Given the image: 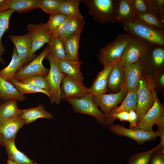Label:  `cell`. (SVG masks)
<instances>
[{
  "instance_id": "obj_29",
  "label": "cell",
  "mask_w": 164,
  "mask_h": 164,
  "mask_svg": "<svg viewBox=\"0 0 164 164\" xmlns=\"http://www.w3.org/2000/svg\"><path fill=\"white\" fill-rule=\"evenodd\" d=\"M40 0H9V9L19 13L39 9Z\"/></svg>"
},
{
  "instance_id": "obj_20",
  "label": "cell",
  "mask_w": 164,
  "mask_h": 164,
  "mask_svg": "<svg viewBox=\"0 0 164 164\" xmlns=\"http://www.w3.org/2000/svg\"><path fill=\"white\" fill-rule=\"evenodd\" d=\"M81 63L80 60L75 62L68 59L57 61L58 68L62 73L84 84V78L80 71Z\"/></svg>"
},
{
  "instance_id": "obj_28",
  "label": "cell",
  "mask_w": 164,
  "mask_h": 164,
  "mask_svg": "<svg viewBox=\"0 0 164 164\" xmlns=\"http://www.w3.org/2000/svg\"><path fill=\"white\" fill-rule=\"evenodd\" d=\"M132 21L164 29V23L149 12L141 13L134 11Z\"/></svg>"
},
{
  "instance_id": "obj_52",
  "label": "cell",
  "mask_w": 164,
  "mask_h": 164,
  "mask_svg": "<svg viewBox=\"0 0 164 164\" xmlns=\"http://www.w3.org/2000/svg\"><path fill=\"white\" fill-rule=\"evenodd\" d=\"M1 145H2V144H1V142H0V146H1Z\"/></svg>"
},
{
  "instance_id": "obj_11",
  "label": "cell",
  "mask_w": 164,
  "mask_h": 164,
  "mask_svg": "<svg viewBox=\"0 0 164 164\" xmlns=\"http://www.w3.org/2000/svg\"><path fill=\"white\" fill-rule=\"evenodd\" d=\"M128 91L125 84L117 93L93 96V99L97 107H99L101 111L106 115L112 109L123 101Z\"/></svg>"
},
{
  "instance_id": "obj_47",
  "label": "cell",
  "mask_w": 164,
  "mask_h": 164,
  "mask_svg": "<svg viewBox=\"0 0 164 164\" xmlns=\"http://www.w3.org/2000/svg\"><path fill=\"white\" fill-rule=\"evenodd\" d=\"M9 9V0H0V13Z\"/></svg>"
},
{
  "instance_id": "obj_16",
  "label": "cell",
  "mask_w": 164,
  "mask_h": 164,
  "mask_svg": "<svg viewBox=\"0 0 164 164\" xmlns=\"http://www.w3.org/2000/svg\"><path fill=\"white\" fill-rule=\"evenodd\" d=\"M61 89L62 99L79 98L86 94L90 93L89 88L70 77L65 74Z\"/></svg>"
},
{
  "instance_id": "obj_26",
  "label": "cell",
  "mask_w": 164,
  "mask_h": 164,
  "mask_svg": "<svg viewBox=\"0 0 164 164\" xmlns=\"http://www.w3.org/2000/svg\"><path fill=\"white\" fill-rule=\"evenodd\" d=\"M4 146L5 148L9 159L15 164H33V161L16 148L14 140L7 142Z\"/></svg>"
},
{
  "instance_id": "obj_15",
  "label": "cell",
  "mask_w": 164,
  "mask_h": 164,
  "mask_svg": "<svg viewBox=\"0 0 164 164\" xmlns=\"http://www.w3.org/2000/svg\"><path fill=\"white\" fill-rule=\"evenodd\" d=\"M140 60L143 69L146 68L161 70L164 63V46L151 44Z\"/></svg>"
},
{
  "instance_id": "obj_5",
  "label": "cell",
  "mask_w": 164,
  "mask_h": 164,
  "mask_svg": "<svg viewBox=\"0 0 164 164\" xmlns=\"http://www.w3.org/2000/svg\"><path fill=\"white\" fill-rule=\"evenodd\" d=\"M93 97L91 94L88 93L80 98H70L66 100L71 105L74 111L93 116L101 126L108 127L106 116L98 109L94 102Z\"/></svg>"
},
{
  "instance_id": "obj_4",
  "label": "cell",
  "mask_w": 164,
  "mask_h": 164,
  "mask_svg": "<svg viewBox=\"0 0 164 164\" xmlns=\"http://www.w3.org/2000/svg\"><path fill=\"white\" fill-rule=\"evenodd\" d=\"M155 86L154 81L149 76L146 74L142 75L137 91L138 100L135 112L137 123L154 104L153 91Z\"/></svg>"
},
{
  "instance_id": "obj_37",
  "label": "cell",
  "mask_w": 164,
  "mask_h": 164,
  "mask_svg": "<svg viewBox=\"0 0 164 164\" xmlns=\"http://www.w3.org/2000/svg\"><path fill=\"white\" fill-rule=\"evenodd\" d=\"M149 12L164 23V0H146Z\"/></svg>"
},
{
  "instance_id": "obj_23",
  "label": "cell",
  "mask_w": 164,
  "mask_h": 164,
  "mask_svg": "<svg viewBox=\"0 0 164 164\" xmlns=\"http://www.w3.org/2000/svg\"><path fill=\"white\" fill-rule=\"evenodd\" d=\"M22 63L14 46L11 60L5 68L0 70V76L5 80L10 82L15 78L17 71L22 67Z\"/></svg>"
},
{
  "instance_id": "obj_36",
  "label": "cell",
  "mask_w": 164,
  "mask_h": 164,
  "mask_svg": "<svg viewBox=\"0 0 164 164\" xmlns=\"http://www.w3.org/2000/svg\"><path fill=\"white\" fill-rule=\"evenodd\" d=\"M159 147L158 145L149 150L134 154L128 159L127 164H148L152 152Z\"/></svg>"
},
{
  "instance_id": "obj_41",
  "label": "cell",
  "mask_w": 164,
  "mask_h": 164,
  "mask_svg": "<svg viewBox=\"0 0 164 164\" xmlns=\"http://www.w3.org/2000/svg\"><path fill=\"white\" fill-rule=\"evenodd\" d=\"M72 16H67L64 21L52 33V35L55 37H60L66 32L72 19Z\"/></svg>"
},
{
  "instance_id": "obj_44",
  "label": "cell",
  "mask_w": 164,
  "mask_h": 164,
  "mask_svg": "<svg viewBox=\"0 0 164 164\" xmlns=\"http://www.w3.org/2000/svg\"><path fill=\"white\" fill-rule=\"evenodd\" d=\"M107 125L108 127L113 124L114 120L119 119L121 121H128L129 120V112L122 111L114 114L107 117Z\"/></svg>"
},
{
  "instance_id": "obj_7",
  "label": "cell",
  "mask_w": 164,
  "mask_h": 164,
  "mask_svg": "<svg viewBox=\"0 0 164 164\" xmlns=\"http://www.w3.org/2000/svg\"><path fill=\"white\" fill-rule=\"evenodd\" d=\"M151 44L132 35L126 46L121 60L124 64L138 62L146 53Z\"/></svg>"
},
{
  "instance_id": "obj_9",
  "label": "cell",
  "mask_w": 164,
  "mask_h": 164,
  "mask_svg": "<svg viewBox=\"0 0 164 164\" xmlns=\"http://www.w3.org/2000/svg\"><path fill=\"white\" fill-rule=\"evenodd\" d=\"M154 103L152 107L139 119L136 126L132 128L146 132L153 131V127L162 113L164 112L163 104L159 102L156 92L153 91Z\"/></svg>"
},
{
  "instance_id": "obj_27",
  "label": "cell",
  "mask_w": 164,
  "mask_h": 164,
  "mask_svg": "<svg viewBox=\"0 0 164 164\" xmlns=\"http://www.w3.org/2000/svg\"><path fill=\"white\" fill-rule=\"evenodd\" d=\"M17 101L10 99L0 105V118L10 119L21 117L22 113V110L17 106Z\"/></svg>"
},
{
  "instance_id": "obj_32",
  "label": "cell",
  "mask_w": 164,
  "mask_h": 164,
  "mask_svg": "<svg viewBox=\"0 0 164 164\" xmlns=\"http://www.w3.org/2000/svg\"><path fill=\"white\" fill-rule=\"evenodd\" d=\"M85 24V20L81 14L73 15L66 32L60 38L63 40L74 33H81L84 28Z\"/></svg>"
},
{
  "instance_id": "obj_30",
  "label": "cell",
  "mask_w": 164,
  "mask_h": 164,
  "mask_svg": "<svg viewBox=\"0 0 164 164\" xmlns=\"http://www.w3.org/2000/svg\"><path fill=\"white\" fill-rule=\"evenodd\" d=\"M50 47L51 56L57 61L64 60L67 58L63 45V42L59 37L52 35L48 43Z\"/></svg>"
},
{
  "instance_id": "obj_14",
  "label": "cell",
  "mask_w": 164,
  "mask_h": 164,
  "mask_svg": "<svg viewBox=\"0 0 164 164\" xmlns=\"http://www.w3.org/2000/svg\"><path fill=\"white\" fill-rule=\"evenodd\" d=\"M25 124L19 117L10 119L0 118V141L4 146L7 142L15 140L19 129Z\"/></svg>"
},
{
  "instance_id": "obj_48",
  "label": "cell",
  "mask_w": 164,
  "mask_h": 164,
  "mask_svg": "<svg viewBox=\"0 0 164 164\" xmlns=\"http://www.w3.org/2000/svg\"><path fill=\"white\" fill-rule=\"evenodd\" d=\"M159 83L162 87L164 86V74L163 72L162 73V74L159 78Z\"/></svg>"
},
{
  "instance_id": "obj_38",
  "label": "cell",
  "mask_w": 164,
  "mask_h": 164,
  "mask_svg": "<svg viewBox=\"0 0 164 164\" xmlns=\"http://www.w3.org/2000/svg\"><path fill=\"white\" fill-rule=\"evenodd\" d=\"M63 0H40L39 8L50 14L59 12Z\"/></svg>"
},
{
  "instance_id": "obj_3",
  "label": "cell",
  "mask_w": 164,
  "mask_h": 164,
  "mask_svg": "<svg viewBox=\"0 0 164 164\" xmlns=\"http://www.w3.org/2000/svg\"><path fill=\"white\" fill-rule=\"evenodd\" d=\"M132 36L127 32L118 35L113 41L100 49L97 56L100 63L105 66L121 60L126 46Z\"/></svg>"
},
{
  "instance_id": "obj_24",
  "label": "cell",
  "mask_w": 164,
  "mask_h": 164,
  "mask_svg": "<svg viewBox=\"0 0 164 164\" xmlns=\"http://www.w3.org/2000/svg\"><path fill=\"white\" fill-rule=\"evenodd\" d=\"M22 114L21 117L26 124L40 118L51 119L53 118L52 114L46 111L43 105L41 104L36 107L22 110Z\"/></svg>"
},
{
  "instance_id": "obj_12",
  "label": "cell",
  "mask_w": 164,
  "mask_h": 164,
  "mask_svg": "<svg viewBox=\"0 0 164 164\" xmlns=\"http://www.w3.org/2000/svg\"><path fill=\"white\" fill-rule=\"evenodd\" d=\"M110 130L120 136L131 138L141 145L145 142L155 139L157 136L155 132L144 131L126 128L123 125H114L109 127Z\"/></svg>"
},
{
  "instance_id": "obj_46",
  "label": "cell",
  "mask_w": 164,
  "mask_h": 164,
  "mask_svg": "<svg viewBox=\"0 0 164 164\" xmlns=\"http://www.w3.org/2000/svg\"><path fill=\"white\" fill-rule=\"evenodd\" d=\"M130 128H132L135 127L137 124V115L136 112L131 111L129 112Z\"/></svg>"
},
{
  "instance_id": "obj_22",
  "label": "cell",
  "mask_w": 164,
  "mask_h": 164,
  "mask_svg": "<svg viewBox=\"0 0 164 164\" xmlns=\"http://www.w3.org/2000/svg\"><path fill=\"white\" fill-rule=\"evenodd\" d=\"M26 99L24 94L20 93L11 82L0 76V99L2 101L15 99L21 102Z\"/></svg>"
},
{
  "instance_id": "obj_42",
  "label": "cell",
  "mask_w": 164,
  "mask_h": 164,
  "mask_svg": "<svg viewBox=\"0 0 164 164\" xmlns=\"http://www.w3.org/2000/svg\"><path fill=\"white\" fill-rule=\"evenodd\" d=\"M164 149H160L159 147L154 151L148 164H164Z\"/></svg>"
},
{
  "instance_id": "obj_49",
  "label": "cell",
  "mask_w": 164,
  "mask_h": 164,
  "mask_svg": "<svg viewBox=\"0 0 164 164\" xmlns=\"http://www.w3.org/2000/svg\"><path fill=\"white\" fill-rule=\"evenodd\" d=\"M6 164H15L11 160L8 159Z\"/></svg>"
},
{
  "instance_id": "obj_45",
  "label": "cell",
  "mask_w": 164,
  "mask_h": 164,
  "mask_svg": "<svg viewBox=\"0 0 164 164\" xmlns=\"http://www.w3.org/2000/svg\"><path fill=\"white\" fill-rule=\"evenodd\" d=\"M6 31L0 25V62L3 64H5V63L2 58V56L5 52V47L2 44V39Z\"/></svg>"
},
{
  "instance_id": "obj_35",
  "label": "cell",
  "mask_w": 164,
  "mask_h": 164,
  "mask_svg": "<svg viewBox=\"0 0 164 164\" xmlns=\"http://www.w3.org/2000/svg\"><path fill=\"white\" fill-rule=\"evenodd\" d=\"M21 83L30 84L37 87L50 92V87L46 77L41 75H35L26 77L18 81Z\"/></svg>"
},
{
  "instance_id": "obj_50",
  "label": "cell",
  "mask_w": 164,
  "mask_h": 164,
  "mask_svg": "<svg viewBox=\"0 0 164 164\" xmlns=\"http://www.w3.org/2000/svg\"><path fill=\"white\" fill-rule=\"evenodd\" d=\"M2 103V101L0 99V105Z\"/></svg>"
},
{
  "instance_id": "obj_8",
  "label": "cell",
  "mask_w": 164,
  "mask_h": 164,
  "mask_svg": "<svg viewBox=\"0 0 164 164\" xmlns=\"http://www.w3.org/2000/svg\"><path fill=\"white\" fill-rule=\"evenodd\" d=\"M49 52L50 47L48 44L35 59L17 71L15 79L19 81L35 75H41L46 77L49 70L43 66L42 62Z\"/></svg>"
},
{
  "instance_id": "obj_6",
  "label": "cell",
  "mask_w": 164,
  "mask_h": 164,
  "mask_svg": "<svg viewBox=\"0 0 164 164\" xmlns=\"http://www.w3.org/2000/svg\"><path fill=\"white\" fill-rule=\"evenodd\" d=\"M46 58L49 60L50 64V69L46 77L50 87V102L58 104L62 100L61 86L65 74L60 70L57 61L53 58L49 53Z\"/></svg>"
},
{
  "instance_id": "obj_33",
  "label": "cell",
  "mask_w": 164,
  "mask_h": 164,
  "mask_svg": "<svg viewBox=\"0 0 164 164\" xmlns=\"http://www.w3.org/2000/svg\"><path fill=\"white\" fill-rule=\"evenodd\" d=\"M10 82L22 94L41 93L50 97V92L49 91L39 88L31 84L22 83L15 78Z\"/></svg>"
},
{
  "instance_id": "obj_25",
  "label": "cell",
  "mask_w": 164,
  "mask_h": 164,
  "mask_svg": "<svg viewBox=\"0 0 164 164\" xmlns=\"http://www.w3.org/2000/svg\"><path fill=\"white\" fill-rule=\"evenodd\" d=\"M137 91H128L127 95L121 104L118 106L112 109L106 116V118L122 111H136L137 105Z\"/></svg>"
},
{
  "instance_id": "obj_43",
  "label": "cell",
  "mask_w": 164,
  "mask_h": 164,
  "mask_svg": "<svg viewBox=\"0 0 164 164\" xmlns=\"http://www.w3.org/2000/svg\"><path fill=\"white\" fill-rule=\"evenodd\" d=\"M134 10L139 13H145L149 12L146 0H131Z\"/></svg>"
},
{
  "instance_id": "obj_1",
  "label": "cell",
  "mask_w": 164,
  "mask_h": 164,
  "mask_svg": "<svg viewBox=\"0 0 164 164\" xmlns=\"http://www.w3.org/2000/svg\"><path fill=\"white\" fill-rule=\"evenodd\" d=\"M89 13L102 24L118 21L116 12L118 0H82Z\"/></svg>"
},
{
  "instance_id": "obj_13",
  "label": "cell",
  "mask_w": 164,
  "mask_h": 164,
  "mask_svg": "<svg viewBox=\"0 0 164 164\" xmlns=\"http://www.w3.org/2000/svg\"><path fill=\"white\" fill-rule=\"evenodd\" d=\"M9 37L15 47L22 63V67L37 56L31 53L32 44L28 33L22 35H10Z\"/></svg>"
},
{
  "instance_id": "obj_31",
  "label": "cell",
  "mask_w": 164,
  "mask_h": 164,
  "mask_svg": "<svg viewBox=\"0 0 164 164\" xmlns=\"http://www.w3.org/2000/svg\"><path fill=\"white\" fill-rule=\"evenodd\" d=\"M134 12L131 0H118L116 12L118 21H132Z\"/></svg>"
},
{
  "instance_id": "obj_40",
  "label": "cell",
  "mask_w": 164,
  "mask_h": 164,
  "mask_svg": "<svg viewBox=\"0 0 164 164\" xmlns=\"http://www.w3.org/2000/svg\"><path fill=\"white\" fill-rule=\"evenodd\" d=\"M158 126V130L155 132L157 136L160 138L158 145L160 149H164V112H162L155 124Z\"/></svg>"
},
{
  "instance_id": "obj_21",
  "label": "cell",
  "mask_w": 164,
  "mask_h": 164,
  "mask_svg": "<svg viewBox=\"0 0 164 164\" xmlns=\"http://www.w3.org/2000/svg\"><path fill=\"white\" fill-rule=\"evenodd\" d=\"M81 32L72 35L62 40L67 58L75 62L80 61L78 50Z\"/></svg>"
},
{
  "instance_id": "obj_39",
  "label": "cell",
  "mask_w": 164,
  "mask_h": 164,
  "mask_svg": "<svg viewBox=\"0 0 164 164\" xmlns=\"http://www.w3.org/2000/svg\"><path fill=\"white\" fill-rule=\"evenodd\" d=\"M50 15L49 19L45 25L47 29L52 33L67 16L60 12L51 14Z\"/></svg>"
},
{
  "instance_id": "obj_34",
  "label": "cell",
  "mask_w": 164,
  "mask_h": 164,
  "mask_svg": "<svg viewBox=\"0 0 164 164\" xmlns=\"http://www.w3.org/2000/svg\"><path fill=\"white\" fill-rule=\"evenodd\" d=\"M80 0H63L59 12L67 16L80 14L79 6Z\"/></svg>"
},
{
  "instance_id": "obj_10",
  "label": "cell",
  "mask_w": 164,
  "mask_h": 164,
  "mask_svg": "<svg viewBox=\"0 0 164 164\" xmlns=\"http://www.w3.org/2000/svg\"><path fill=\"white\" fill-rule=\"evenodd\" d=\"M32 44L31 53L34 54L46 43H49L52 33L42 22L29 24L26 27Z\"/></svg>"
},
{
  "instance_id": "obj_51",
  "label": "cell",
  "mask_w": 164,
  "mask_h": 164,
  "mask_svg": "<svg viewBox=\"0 0 164 164\" xmlns=\"http://www.w3.org/2000/svg\"><path fill=\"white\" fill-rule=\"evenodd\" d=\"M33 164H38L36 163V162H34Z\"/></svg>"
},
{
  "instance_id": "obj_17",
  "label": "cell",
  "mask_w": 164,
  "mask_h": 164,
  "mask_svg": "<svg viewBox=\"0 0 164 164\" xmlns=\"http://www.w3.org/2000/svg\"><path fill=\"white\" fill-rule=\"evenodd\" d=\"M125 84L128 91H137L143 71L142 62L125 64Z\"/></svg>"
},
{
  "instance_id": "obj_19",
  "label": "cell",
  "mask_w": 164,
  "mask_h": 164,
  "mask_svg": "<svg viewBox=\"0 0 164 164\" xmlns=\"http://www.w3.org/2000/svg\"><path fill=\"white\" fill-rule=\"evenodd\" d=\"M115 63L104 66L102 70L97 75L92 85L89 87L90 93L93 96L107 92L109 76Z\"/></svg>"
},
{
  "instance_id": "obj_18",
  "label": "cell",
  "mask_w": 164,
  "mask_h": 164,
  "mask_svg": "<svg viewBox=\"0 0 164 164\" xmlns=\"http://www.w3.org/2000/svg\"><path fill=\"white\" fill-rule=\"evenodd\" d=\"M124 65L121 60L114 63L109 76L107 91L113 93L118 92L125 84Z\"/></svg>"
},
{
  "instance_id": "obj_2",
  "label": "cell",
  "mask_w": 164,
  "mask_h": 164,
  "mask_svg": "<svg viewBox=\"0 0 164 164\" xmlns=\"http://www.w3.org/2000/svg\"><path fill=\"white\" fill-rule=\"evenodd\" d=\"M127 33L136 36L152 44L164 46V29L133 21H118Z\"/></svg>"
}]
</instances>
